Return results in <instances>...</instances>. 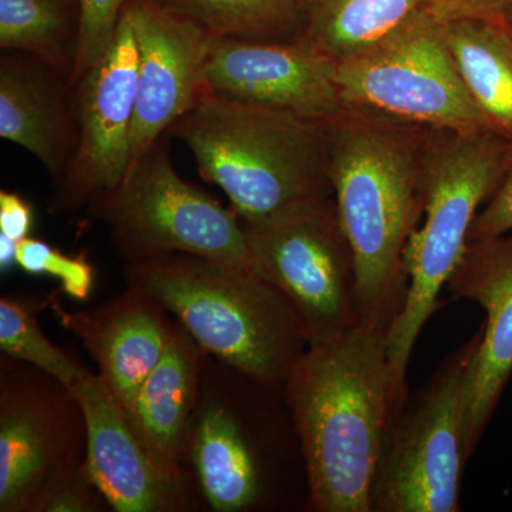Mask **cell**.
I'll return each mask as SVG.
<instances>
[{
	"instance_id": "obj_1",
	"label": "cell",
	"mask_w": 512,
	"mask_h": 512,
	"mask_svg": "<svg viewBox=\"0 0 512 512\" xmlns=\"http://www.w3.org/2000/svg\"><path fill=\"white\" fill-rule=\"evenodd\" d=\"M305 468L308 507L372 512V490L392 421L387 329L360 323L309 345L286 380Z\"/></svg>"
},
{
	"instance_id": "obj_2",
	"label": "cell",
	"mask_w": 512,
	"mask_h": 512,
	"mask_svg": "<svg viewBox=\"0 0 512 512\" xmlns=\"http://www.w3.org/2000/svg\"><path fill=\"white\" fill-rule=\"evenodd\" d=\"M431 128L346 109L329 121V181L355 259L360 316L389 330L407 292L403 256L423 217Z\"/></svg>"
},
{
	"instance_id": "obj_3",
	"label": "cell",
	"mask_w": 512,
	"mask_h": 512,
	"mask_svg": "<svg viewBox=\"0 0 512 512\" xmlns=\"http://www.w3.org/2000/svg\"><path fill=\"white\" fill-rule=\"evenodd\" d=\"M123 274L128 288L163 306L205 353L284 394L309 342L275 286L249 269L188 254L127 262Z\"/></svg>"
},
{
	"instance_id": "obj_4",
	"label": "cell",
	"mask_w": 512,
	"mask_h": 512,
	"mask_svg": "<svg viewBox=\"0 0 512 512\" xmlns=\"http://www.w3.org/2000/svg\"><path fill=\"white\" fill-rule=\"evenodd\" d=\"M167 134L191 151L201 177L227 194L242 221L332 195L329 123L207 90Z\"/></svg>"
},
{
	"instance_id": "obj_5",
	"label": "cell",
	"mask_w": 512,
	"mask_h": 512,
	"mask_svg": "<svg viewBox=\"0 0 512 512\" xmlns=\"http://www.w3.org/2000/svg\"><path fill=\"white\" fill-rule=\"evenodd\" d=\"M512 141L491 130H433L423 174V217L404 249L407 292L387 330L393 416L407 400L406 380L421 330L441 308L440 293L470 242L478 212L507 170Z\"/></svg>"
},
{
	"instance_id": "obj_6",
	"label": "cell",
	"mask_w": 512,
	"mask_h": 512,
	"mask_svg": "<svg viewBox=\"0 0 512 512\" xmlns=\"http://www.w3.org/2000/svg\"><path fill=\"white\" fill-rule=\"evenodd\" d=\"M483 325L390 421L372 512H457L467 454V394Z\"/></svg>"
},
{
	"instance_id": "obj_7",
	"label": "cell",
	"mask_w": 512,
	"mask_h": 512,
	"mask_svg": "<svg viewBox=\"0 0 512 512\" xmlns=\"http://www.w3.org/2000/svg\"><path fill=\"white\" fill-rule=\"evenodd\" d=\"M89 212L126 262L188 254L252 271L241 217L178 175L165 136Z\"/></svg>"
},
{
	"instance_id": "obj_8",
	"label": "cell",
	"mask_w": 512,
	"mask_h": 512,
	"mask_svg": "<svg viewBox=\"0 0 512 512\" xmlns=\"http://www.w3.org/2000/svg\"><path fill=\"white\" fill-rule=\"evenodd\" d=\"M242 222L252 271L291 302L309 345L338 338L363 323L355 259L332 195Z\"/></svg>"
},
{
	"instance_id": "obj_9",
	"label": "cell",
	"mask_w": 512,
	"mask_h": 512,
	"mask_svg": "<svg viewBox=\"0 0 512 512\" xmlns=\"http://www.w3.org/2000/svg\"><path fill=\"white\" fill-rule=\"evenodd\" d=\"M336 83L345 109L431 130H491L430 10L339 62Z\"/></svg>"
},
{
	"instance_id": "obj_10",
	"label": "cell",
	"mask_w": 512,
	"mask_h": 512,
	"mask_svg": "<svg viewBox=\"0 0 512 512\" xmlns=\"http://www.w3.org/2000/svg\"><path fill=\"white\" fill-rule=\"evenodd\" d=\"M268 392L205 353L185 466L214 511H256L271 501L278 446L262 417Z\"/></svg>"
},
{
	"instance_id": "obj_11",
	"label": "cell",
	"mask_w": 512,
	"mask_h": 512,
	"mask_svg": "<svg viewBox=\"0 0 512 512\" xmlns=\"http://www.w3.org/2000/svg\"><path fill=\"white\" fill-rule=\"evenodd\" d=\"M82 404L28 363L0 359V512H30L57 474L86 460Z\"/></svg>"
},
{
	"instance_id": "obj_12",
	"label": "cell",
	"mask_w": 512,
	"mask_h": 512,
	"mask_svg": "<svg viewBox=\"0 0 512 512\" xmlns=\"http://www.w3.org/2000/svg\"><path fill=\"white\" fill-rule=\"evenodd\" d=\"M137 72L136 36L123 10L106 52L76 83L79 144L72 164L55 185L50 212L89 211L123 183L131 164Z\"/></svg>"
},
{
	"instance_id": "obj_13",
	"label": "cell",
	"mask_w": 512,
	"mask_h": 512,
	"mask_svg": "<svg viewBox=\"0 0 512 512\" xmlns=\"http://www.w3.org/2000/svg\"><path fill=\"white\" fill-rule=\"evenodd\" d=\"M138 49L131 165L207 92L205 66L214 37L157 0H127Z\"/></svg>"
},
{
	"instance_id": "obj_14",
	"label": "cell",
	"mask_w": 512,
	"mask_h": 512,
	"mask_svg": "<svg viewBox=\"0 0 512 512\" xmlns=\"http://www.w3.org/2000/svg\"><path fill=\"white\" fill-rule=\"evenodd\" d=\"M86 419L87 476L117 512L197 510L192 476L168 473L134 429L130 416L99 376L89 372L73 387Z\"/></svg>"
},
{
	"instance_id": "obj_15",
	"label": "cell",
	"mask_w": 512,
	"mask_h": 512,
	"mask_svg": "<svg viewBox=\"0 0 512 512\" xmlns=\"http://www.w3.org/2000/svg\"><path fill=\"white\" fill-rule=\"evenodd\" d=\"M336 66L335 60L302 42L214 39L205 84L227 99L329 123L346 110Z\"/></svg>"
},
{
	"instance_id": "obj_16",
	"label": "cell",
	"mask_w": 512,
	"mask_h": 512,
	"mask_svg": "<svg viewBox=\"0 0 512 512\" xmlns=\"http://www.w3.org/2000/svg\"><path fill=\"white\" fill-rule=\"evenodd\" d=\"M485 312L467 394V454L483 439L512 377V231L473 239L446 286Z\"/></svg>"
},
{
	"instance_id": "obj_17",
	"label": "cell",
	"mask_w": 512,
	"mask_h": 512,
	"mask_svg": "<svg viewBox=\"0 0 512 512\" xmlns=\"http://www.w3.org/2000/svg\"><path fill=\"white\" fill-rule=\"evenodd\" d=\"M49 309L82 342L99 367L97 376L128 412L168 348L175 326L170 313L128 286L116 298L83 311H67L50 293Z\"/></svg>"
},
{
	"instance_id": "obj_18",
	"label": "cell",
	"mask_w": 512,
	"mask_h": 512,
	"mask_svg": "<svg viewBox=\"0 0 512 512\" xmlns=\"http://www.w3.org/2000/svg\"><path fill=\"white\" fill-rule=\"evenodd\" d=\"M0 137L25 148L59 184L79 144V103L70 73L35 55L2 50Z\"/></svg>"
},
{
	"instance_id": "obj_19",
	"label": "cell",
	"mask_w": 512,
	"mask_h": 512,
	"mask_svg": "<svg viewBox=\"0 0 512 512\" xmlns=\"http://www.w3.org/2000/svg\"><path fill=\"white\" fill-rule=\"evenodd\" d=\"M204 357L201 346L175 320L163 359L138 390L127 412L158 463L174 476H191L185 456L200 397Z\"/></svg>"
},
{
	"instance_id": "obj_20",
	"label": "cell",
	"mask_w": 512,
	"mask_h": 512,
	"mask_svg": "<svg viewBox=\"0 0 512 512\" xmlns=\"http://www.w3.org/2000/svg\"><path fill=\"white\" fill-rule=\"evenodd\" d=\"M468 94L494 133L512 141V29L504 18L441 22Z\"/></svg>"
},
{
	"instance_id": "obj_21",
	"label": "cell",
	"mask_w": 512,
	"mask_h": 512,
	"mask_svg": "<svg viewBox=\"0 0 512 512\" xmlns=\"http://www.w3.org/2000/svg\"><path fill=\"white\" fill-rule=\"evenodd\" d=\"M299 42L336 63L362 52L430 9V0H298Z\"/></svg>"
},
{
	"instance_id": "obj_22",
	"label": "cell",
	"mask_w": 512,
	"mask_h": 512,
	"mask_svg": "<svg viewBox=\"0 0 512 512\" xmlns=\"http://www.w3.org/2000/svg\"><path fill=\"white\" fill-rule=\"evenodd\" d=\"M82 12V0H0V47L72 74Z\"/></svg>"
},
{
	"instance_id": "obj_23",
	"label": "cell",
	"mask_w": 512,
	"mask_h": 512,
	"mask_svg": "<svg viewBox=\"0 0 512 512\" xmlns=\"http://www.w3.org/2000/svg\"><path fill=\"white\" fill-rule=\"evenodd\" d=\"M201 26L214 39L299 42L303 19L298 0H157Z\"/></svg>"
},
{
	"instance_id": "obj_24",
	"label": "cell",
	"mask_w": 512,
	"mask_h": 512,
	"mask_svg": "<svg viewBox=\"0 0 512 512\" xmlns=\"http://www.w3.org/2000/svg\"><path fill=\"white\" fill-rule=\"evenodd\" d=\"M49 309V295L8 293L0 298V350L3 355L28 363L73 389L90 370L43 332L40 312Z\"/></svg>"
},
{
	"instance_id": "obj_25",
	"label": "cell",
	"mask_w": 512,
	"mask_h": 512,
	"mask_svg": "<svg viewBox=\"0 0 512 512\" xmlns=\"http://www.w3.org/2000/svg\"><path fill=\"white\" fill-rule=\"evenodd\" d=\"M19 268L30 275H49L60 281L63 293L76 301L84 302L93 292L96 271L86 252L67 255L50 247L45 241L26 238L19 242L16 255Z\"/></svg>"
},
{
	"instance_id": "obj_26",
	"label": "cell",
	"mask_w": 512,
	"mask_h": 512,
	"mask_svg": "<svg viewBox=\"0 0 512 512\" xmlns=\"http://www.w3.org/2000/svg\"><path fill=\"white\" fill-rule=\"evenodd\" d=\"M82 3V26L70 74L73 84L106 52L127 0H82Z\"/></svg>"
},
{
	"instance_id": "obj_27",
	"label": "cell",
	"mask_w": 512,
	"mask_h": 512,
	"mask_svg": "<svg viewBox=\"0 0 512 512\" xmlns=\"http://www.w3.org/2000/svg\"><path fill=\"white\" fill-rule=\"evenodd\" d=\"M110 504L87 476L84 463L64 470L37 495L30 512H104Z\"/></svg>"
},
{
	"instance_id": "obj_28",
	"label": "cell",
	"mask_w": 512,
	"mask_h": 512,
	"mask_svg": "<svg viewBox=\"0 0 512 512\" xmlns=\"http://www.w3.org/2000/svg\"><path fill=\"white\" fill-rule=\"evenodd\" d=\"M512 231V148L507 170L497 190L478 212L470 241L473 239L497 237Z\"/></svg>"
},
{
	"instance_id": "obj_29",
	"label": "cell",
	"mask_w": 512,
	"mask_h": 512,
	"mask_svg": "<svg viewBox=\"0 0 512 512\" xmlns=\"http://www.w3.org/2000/svg\"><path fill=\"white\" fill-rule=\"evenodd\" d=\"M512 0H430V12L439 22L464 18H504Z\"/></svg>"
},
{
	"instance_id": "obj_30",
	"label": "cell",
	"mask_w": 512,
	"mask_h": 512,
	"mask_svg": "<svg viewBox=\"0 0 512 512\" xmlns=\"http://www.w3.org/2000/svg\"><path fill=\"white\" fill-rule=\"evenodd\" d=\"M33 208L18 192L0 191V234L20 242L30 237Z\"/></svg>"
},
{
	"instance_id": "obj_31",
	"label": "cell",
	"mask_w": 512,
	"mask_h": 512,
	"mask_svg": "<svg viewBox=\"0 0 512 512\" xmlns=\"http://www.w3.org/2000/svg\"><path fill=\"white\" fill-rule=\"evenodd\" d=\"M18 245L19 242L0 234V271L8 272L13 266L18 265V261H16Z\"/></svg>"
},
{
	"instance_id": "obj_32",
	"label": "cell",
	"mask_w": 512,
	"mask_h": 512,
	"mask_svg": "<svg viewBox=\"0 0 512 512\" xmlns=\"http://www.w3.org/2000/svg\"><path fill=\"white\" fill-rule=\"evenodd\" d=\"M504 19L507 20L508 25L512 29V3L508 6L507 12H505Z\"/></svg>"
}]
</instances>
